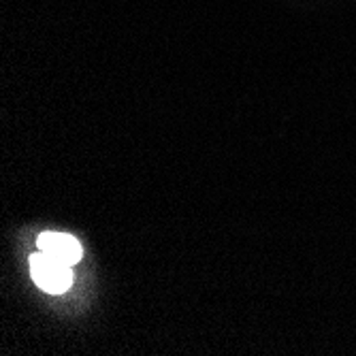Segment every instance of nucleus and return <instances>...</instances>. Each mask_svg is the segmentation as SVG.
Wrapping results in <instances>:
<instances>
[{"label": "nucleus", "mask_w": 356, "mask_h": 356, "mask_svg": "<svg viewBox=\"0 0 356 356\" xmlns=\"http://www.w3.org/2000/svg\"><path fill=\"white\" fill-rule=\"evenodd\" d=\"M30 273H32V280H35L49 295L67 293L73 282L71 265H64V263L56 261V258L47 256L41 250L30 256Z\"/></svg>", "instance_id": "obj_1"}, {"label": "nucleus", "mask_w": 356, "mask_h": 356, "mask_svg": "<svg viewBox=\"0 0 356 356\" xmlns=\"http://www.w3.org/2000/svg\"><path fill=\"white\" fill-rule=\"evenodd\" d=\"M39 250L45 252L47 256L56 258V261L64 263V265H75L81 261V245L75 237L64 235V233H41L39 237Z\"/></svg>", "instance_id": "obj_2"}]
</instances>
